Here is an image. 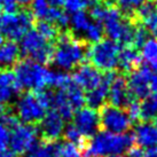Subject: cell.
I'll return each instance as SVG.
<instances>
[{
  "label": "cell",
  "mask_w": 157,
  "mask_h": 157,
  "mask_svg": "<svg viewBox=\"0 0 157 157\" xmlns=\"http://www.w3.org/2000/svg\"><path fill=\"white\" fill-rule=\"evenodd\" d=\"M88 45L69 30L61 31L54 43L51 63L61 70L72 71L85 62Z\"/></svg>",
  "instance_id": "6da1fadb"
},
{
  "label": "cell",
  "mask_w": 157,
  "mask_h": 157,
  "mask_svg": "<svg viewBox=\"0 0 157 157\" xmlns=\"http://www.w3.org/2000/svg\"><path fill=\"white\" fill-rule=\"evenodd\" d=\"M32 24L33 16L26 10L2 13L0 15V35L8 40L16 41L31 30Z\"/></svg>",
  "instance_id": "52a82bcc"
},
{
  "label": "cell",
  "mask_w": 157,
  "mask_h": 157,
  "mask_svg": "<svg viewBox=\"0 0 157 157\" xmlns=\"http://www.w3.org/2000/svg\"><path fill=\"white\" fill-rule=\"evenodd\" d=\"M107 99L109 100V105L125 110L133 101H135V99L132 96L131 92L128 90V86H127L126 75H115L113 82L109 86V90H108Z\"/></svg>",
  "instance_id": "8fae6325"
},
{
  "label": "cell",
  "mask_w": 157,
  "mask_h": 157,
  "mask_svg": "<svg viewBox=\"0 0 157 157\" xmlns=\"http://www.w3.org/2000/svg\"><path fill=\"white\" fill-rule=\"evenodd\" d=\"M115 75H116V71L105 72L103 75V78H102L100 85L94 90L88 91L85 94V103H87L90 108L99 109L100 107L105 105V101L108 95V90H109V86L113 82Z\"/></svg>",
  "instance_id": "9a60e30c"
},
{
  "label": "cell",
  "mask_w": 157,
  "mask_h": 157,
  "mask_svg": "<svg viewBox=\"0 0 157 157\" xmlns=\"http://www.w3.org/2000/svg\"><path fill=\"white\" fill-rule=\"evenodd\" d=\"M144 157H157V144L149 147L146 151H144Z\"/></svg>",
  "instance_id": "d6a6232c"
},
{
  "label": "cell",
  "mask_w": 157,
  "mask_h": 157,
  "mask_svg": "<svg viewBox=\"0 0 157 157\" xmlns=\"http://www.w3.org/2000/svg\"><path fill=\"white\" fill-rule=\"evenodd\" d=\"M61 148L60 141H44L41 140L24 154V157H59Z\"/></svg>",
  "instance_id": "44dd1931"
},
{
  "label": "cell",
  "mask_w": 157,
  "mask_h": 157,
  "mask_svg": "<svg viewBox=\"0 0 157 157\" xmlns=\"http://www.w3.org/2000/svg\"><path fill=\"white\" fill-rule=\"evenodd\" d=\"M15 75L10 69H0V105H7L20 94Z\"/></svg>",
  "instance_id": "2e32d148"
},
{
  "label": "cell",
  "mask_w": 157,
  "mask_h": 157,
  "mask_svg": "<svg viewBox=\"0 0 157 157\" xmlns=\"http://www.w3.org/2000/svg\"><path fill=\"white\" fill-rule=\"evenodd\" d=\"M52 98L53 92L51 90L26 91L18 96L13 111L23 124L38 126L52 105Z\"/></svg>",
  "instance_id": "7a4b0ae2"
},
{
  "label": "cell",
  "mask_w": 157,
  "mask_h": 157,
  "mask_svg": "<svg viewBox=\"0 0 157 157\" xmlns=\"http://www.w3.org/2000/svg\"><path fill=\"white\" fill-rule=\"evenodd\" d=\"M134 146L133 134H115L101 131L87 139L84 153L86 157H108L127 153Z\"/></svg>",
  "instance_id": "3957f363"
},
{
  "label": "cell",
  "mask_w": 157,
  "mask_h": 157,
  "mask_svg": "<svg viewBox=\"0 0 157 157\" xmlns=\"http://www.w3.org/2000/svg\"><path fill=\"white\" fill-rule=\"evenodd\" d=\"M157 119V91L151 92L140 103V121L154 122Z\"/></svg>",
  "instance_id": "603a6c76"
},
{
  "label": "cell",
  "mask_w": 157,
  "mask_h": 157,
  "mask_svg": "<svg viewBox=\"0 0 157 157\" xmlns=\"http://www.w3.org/2000/svg\"><path fill=\"white\" fill-rule=\"evenodd\" d=\"M72 118H74L72 124L86 139L92 138L99 132V128H101L99 111L96 109L90 107H83L74 113Z\"/></svg>",
  "instance_id": "7c38bea8"
},
{
  "label": "cell",
  "mask_w": 157,
  "mask_h": 157,
  "mask_svg": "<svg viewBox=\"0 0 157 157\" xmlns=\"http://www.w3.org/2000/svg\"><path fill=\"white\" fill-rule=\"evenodd\" d=\"M9 131L2 123L0 122V151H2L8 146Z\"/></svg>",
  "instance_id": "4dcf8cb0"
},
{
  "label": "cell",
  "mask_w": 157,
  "mask_h": 157,
  "mask_svg": "<svg viewBox=\"0 0 157 157\" xmlns=\"http://www.w3.org/2000/svg\"><path fill=\"white\" fill-rule=\"evenodd\" d=\"M0 9L2 13L17 12V4L15 0H0Z\"/></svg>",
  "instance_id": "f546056e"
},
{
  "label": "cell",
  "mask_w": 157,
  "mask_h": 157,
  "mask_svg": "<svg viewBox=\"0 0 157 157\" xmlns=\"http://www.w3.org/2000/svg\"><path fill=\"white\" fill-rule=\"evenodd\" d=\"M121 47L111 39H101L98 43L88 45L86 59L92 62L98 70L111 72L118 69V57Z\"/></svg>",
  "instance_id": "5b68a950"
},
{
  "label": "cell",
  "mask_w": 157,
  "mask_h": 157,
  "mask_svg": "<svg viewBox=\"0 0 157 157\" xmlns=\"http://www.w3.org/2000/svg\"><path fill=\"white\" fill-rule=\"evenodd\" d=\"M134 144L140 148H149L157 144V124L142 122L135 125L133 133Z\"/></svg>",
  "instance_id": "e0dca14e"
},
{
  "label": "cell",
  "mask_w": 157,
  "mask_h": 157,
  "mask_svg": "<svg viewBox=\"0 0 157 157\" xmlns=\"http://www.w3.org/2000/svg\"><path fill=\"white\" fill-rule=\"evenodd\" d=\"M59 157H86L84 149L77 144L64 141L61 142V148H60V154Z\"/></svg>",
  "instance_id": "83f0119b"
},
{
  "label": "cell",
  "mask_w": 157,
  "mask_h": 157,
  "mask_svg": "<svg viewBox=\"0 0 157 157\" xmlns=\"http://www.w3.org/2000/svg\"><path fill=\"white\" fill-rule=\"evenodd\" d=\"M10 109V105H0V116L2 115V113H5L7 110Z\"/></svg>",
  "instance_id": "e575fe53"
},
{
  "label": "cell",
  "mask_w": 157,
  "mask_h": 157,
  "mask_svg": "<svg viewBox=\"0 0 157 157\" xmlns=\"http://www.w3.org/2000/svg\"><path fill=\"white\" fill-rule=\"evenodd\" d=\"M38 132L44 141H57L64 132V119L56 110H49L38 124Z\"/></svg>",
  "instance_id": "4fadbf2b"
},
{
  "label": "cell",
  "mask_w": 157,
  "mask_h": 157,
  "mask_svg": "<svg viewBox=\"0 0 157 157\" xmlns=\"http://www.w3.org/2000/svg\"><path fill=\"white\" fill-rule=\"evenodd\" d=\"M92 0H63L62 7H64L66 12L68 13H76L90 7Z\"/></svg>",
  "instance_id": "f1b7e54d"
},
{
  "label": "cell",
  "mask_w": 157,
  "mask_h": 157,
  "mask_svg": "<svg viewBox=\"0 0 157 157\" xmlns=\"http://www.w3.org/2000/svg\"><path fill=\"white\" fill-rule=\"evenodd\" d=\"M20 46V54L23 59H29L43 66L51 63L54 43L48 41L36 29L29 30L23 36Z\"/></svg>",
  "instance_id": "8992f818"
},
{
  "label": "cell",
  "mask_w": 157,
  "mask_h": 157,
  "mask_svg": "<svg viewBox=\"0 0 157 157\" xmlns=\"http://www.w3.org/2000/svg\"><path fill=\"white\" fill-rule=\"evenodd\" d=\"M38 128L35 125L18 123L9 131L8 144L16 155H24L38 142Z\"/></svg>",
  "instance_id": "30bf717a"
},
{
  "label": "cell",
  "mask_w": 157,
  "mask_h": 157,
  "mask_svg": "<svg viewBox=\"0 0 157 157\" xmlns=\"http://www.w3.org/2000/svg\"><path fill=\"white\" fill-rule=\"evenodd\" d=\"M0 157H18V156L16 154H14L13 151L2 150V151H0Z\"/></svg>",
  "instance_id": "836d02e7"
},
{
  "label": "cell",
  "mask_w": 157,
  "mask_h": 157,
  "mask_svg": "<svg viewBox=\"0 0 157 157\" xmlns=\"http://www.w3.org/2000/svg\"><path fill=\"white\" fill-rule=\"evenodd\" d=\"M113 1L117 5L121 13L126 17L136 14V12L142 7V5L146 4V0H113Z\"/></svg>",
  "instance_id": "484cf974"
},
{
  "label": "cell",
  "mask_w": 157,
  "mask_h": 157,
  "mask_svg": "<svg viewBox=\"0 0 157 157\" xmlns=\"http://www.w3.org/2000/svg\"><path fill=\"white\" fill-rule=\"evenodd\" d=\"M138 22L144 26L146 31L157 37V6L151 2H146L136 12Z\"/></svg>",
  "instance_id": "ac0fdd59"
},
{
  "label": "cell",
  "mask_w": 157,
  "mask_h": 157,
  "mask_svg": "<svg viewBox=\"0 0 157 157\" xmlns=\"http://www.w3.org/2000/svg\"><path fill=\"white\" fill-rule=\"evenodd\" d=\"M142 57L147 62V66L157 74V40L148 39L141 47Z\"/></svg>",
  "instance_id": "cb8c5ba5"
},
{
  "label": "cell",
  "mask_w": 157,
  "mask_h": 157,
  "mask_svg": "<svg viewBox=\"0 0 157 157\" xmlns=\"http://www.w3.org/2000/svg\"><path fill=\"white\" fill-rule=\"evenodd\" d=\"M108 157H127V156H122V155H115V156H108Z\"/></svg>",
  "instance_id": "8d00e7d4"
},
{
  "label": "cell",
  "mask_w": 157,
  "mask_h": 157,
  "mask_svg": "<svg viewBox=\"0 0 157 157\" xmlns=\"http://www.w3.org/2000/svg\"><path fill=\"white\" fill-rule=\"evenodd\" d=\"M14 75L21 91H40L51 87L54 72L43 64L29 59H22L14 64Z\"/></svg>",
  "instance_id": "277c9868"
},
{
  "label": "cell",
  "mask_w": 157,
  "mask_h": 157,
  "mask_svg": "<svg viewBox=\"0 0 157 157\" xmlns=\"http://www.w3.org/2000/svg\"><path fill=\"white\" fill-rule=\"evenodd\" d=\"M20 47L15 41H4L0 45V69H10L20 60Z\"/></svg>",
  "instance_id": "ffe728a7"
},
{
  "label": "cell",
  "mask_w": 157,
  "mask_h": 157,
  "mask_svg": "<svg viewBox=\"0 0 157 157\" xmlns=\"http://www.w3.org/2000/svg\"><path fill=\"white\" fill-rule=\"evenodd\" d=\"M156 124H157V119H156Z\"/></svg>",
  "instance_id": "74e56055"
},
{
  "label": "cell",
  "mask_w": 157,
  "mask_h": 157,
  "mask_svg": "<svg viewBox=\"0 0 157 157\" xmlns=\"http://www.w3.org/2000/svg\"><path fill=\"white\" fill-rule=\"evenodd\" d=\"M128 90L135 100H144L151 92L157 91V74L148 66L140 64L126 75Z\"/></svg>",
  "instance_id": "ba28073f"
},
{
  "label": "cell",
  "mask_w": 157,
  "mask_h": 157,
  "mask_svg": "<svg viewBox=\"0 0 157 157\" xmlns=\"http://www.w3.org/2000/svg\"><path fill=\"white\" fill-rule=\"evenodd\" d=\"M99 109L100 127L103 131L115 134H124L132 127L133 122L125 109L111 105H103Z\"/></svg>",
  "instance_id": "9c48e42d"
},
{
  "label": "cell",
  "mask_w": 157,
  "mask_h": 157,
  "mask_svg": "<svg viewBox=\"0 0 157 157\" xmlns=\"http://www.w3.org/2000/svg\"><path fill=\"white\" fill-rule=\"evenodd\" d=\"M15 1H16V4H20L22 5V6H26V5L31 4L32 0H15Z\"/></svg>",
  "instance_id": "d590c367"
},
{
  "label": "cell",
  "mask_w": 157,
  "mask_h": 157,
  "mask_svg": "<svg viewBox=\"0 0 157 157\" xmlns=\"http://www.w3.org/2000/svg\"><path fill=\"white\" fill-rule=\"evenodd\" d=\"M63 136L67 141L69 142H72V144H77L82 148H85V144L87 142V139L84 138L83 135L80 134V132L76 128L74 124H68L66 127H64V132H63Z\"/></svg>",
  "instance_id": "4316f807"
},
{
  "label": "cell",
  "mask_w": 157,
  "mask_h": 157,
  "mask_svg": "<svg viewBox=\"0 0 157 157\" xmlns=\"http://www.w3.org/2000/svg\"><path fill=\"white\" fill-rule=\"evenodd\" d=\"M141 55L138 49L130 46L121 47L118 57V69L122 70V74L127 75L141 64Z\"/></svg>",
  "instance_id": "d6986e66"
},
{
  "label": "cell",
  "mask_w": 157,
  "mask_h": 157,
  "mask_svg": "<svg viewBox=\"0 0 157 157\" xmlns=\"http://www.w3.org/2000/svg\"><path fill=\"white\" fill-rule=\"evenodd\" d=\"M127 157H144V150H142V148H140V147L133 146L132 148L128 149Z\"/></svg>",
  "instance_id": "1f68e13d"
},
{
  "label": "cell",
  "mask_w": 157,
  "mask_h": 157,
  "mask_svg": "<svg viewBox=\"0 0 157 157\" xmlns=\"http://www.w3.org/2000/svg\"><path fill=\"white\" fill-rule=\"evenodd\" d=\"M156 6H157V5H156Z\"/></svg>",
  "instance_id": "f35d334b"
},
{
  "label": "cell",
  "mask_w": 157,
  "mask_h": 157,
  "mask_svg": "<svg viewBox=\"0 0 157 157\" xmlns=\"http://www.w3.org/2000/svg\"><path fill=\"white\" fill-rule=\"evenodd\" d=\"M92 21H93V18L85 10L72 13V15L69 17V26L71 29L69 31L75 37L83 40L84 35L87 31L88 26L91 25Z\"/></svg>",
  "instance_id": "7402d4cb"
},
{
  "label": "cell",
  "mask_w": 157,
  "mask_h": 157,
  "mask_svg": "<svg viewBox=\"0 0 157 157\" xmlns=\"http://www.w3.org/2000/svg\"><path fill=\"white\" fill-rule=\"evenodd\" d=\"M102 78H103V75L101 74L100 70L85 62L74 70V76H72L75 83L83 91L86 92L98 87L102 82Z\"/></svg>",
  "instance_id": "5bb4252c"
},
{
  "label": "cell",
  "mask_w": 157,
  "mask_h": 157,
  "mask_svg": "<svg viewBox=\"0 0 157 157\" xmlns=\"http://www.w3.org/2000/svg\"><path fill=\"white\" fill-rule=\"evenodd\" d=\"M36 30L51 43H55V40L57 39V37L62 31L55 24L45 22V21H38V23L36 24Z\"/></svg>",
  "instance_id": "d4e9b609"
}]
</instances>
